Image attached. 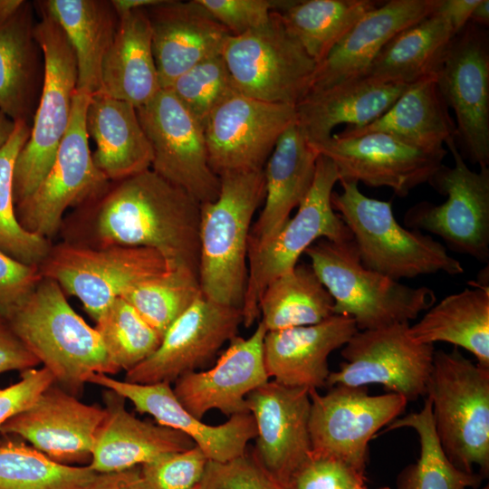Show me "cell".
I'll return each instance as SVG.
<instances>
[{"label":"cell","mask_w":489,"mask_h":489,"mask_svg":"<svg viewBox=\"0 0 489 489\" xmlns=\"http://www.w3.org/2000/svg\"><path fill=\"white\" fill-rule=\"evenodd\" d=\"M151 145V169L200 204L216 199L220 179L209 167L204 127L168 89L136 108Z\"/></svg>","instance_id":"5bb4252c"},{"label":"cell","mask_w":489,"mask_h":489,"mask_svg":"<svg viewBox=\"0 0 489 489\" xmlns=\"http://www.w3.org/2000/svg\"><path fill=\"white\" fill-rule=\"evenodd\" d=\"M441 95L455 115V143L464 158L489 165V37L469 22L454 38L436 72Z\"/></svg>","instance_id":"2e32d148"},{"label":"cell","mask_w":489,"mask_h":489,"mask_svg":"<svg viewBox=\"0 0 489 489\" xmlns=\"http://www.w3.org/2000/svg\"><path fill=\"white\" fill-rule=\"evenodd\" d=\"M24 4L22 0H0V24L13 17Z\"/></svg>","instance_id":"6f0895ef"},{"label":"cell","mask_w":489,"mask_h":489,"mask_svg":"<svg viewBox=\"0 0 489 489\" xmlns=\"http://www.w3.org/2000/svg\"><path fill=\"white\" fill-rule=\"evenodd\" d=\"M39 12L34 37L43 56L42 88L29 138L14 164L15 206L34 193L51 168L68 129L77 91L72 48L58 23L40 5Z\"/></svg>","instance_id":"52a82bcc"},{"label":"cell","mask_w":489,"mask_h":489,"mask_svg":"<svg viewBox=\"0 0 489 489\" xmlns=\"http://www.w3.org/2000/svg\"><path fill=\"white\" fill-rule=\"evenodd\" d=\"M198 1L234 36L264 26L273 11H281L292 3V0Z\"/></svg>","instance_id":"bcb514c9"},{"label":"cell","mask_w":489,"mask_h":489,"mask_svg":"<svg viewBox=\"0 0 489 489\" xmlns=\"http://www.w3.org/2000/svg\"><path fill=\"white\" fill-rule=\"evenodd\" d=\"M386 132L429 151L446 149L455 139V124L439 91L436 74L408 84L381 117L362 128L347 127L340 138Z\"/></svg>","instance_id":"1f68e13d"},{"label":"cell","mask_w":489,"mask_h":489,"mask_svg":"<svg viewBox=\"0 0 489 489\" xmlns=\"http://www.w3.org/2000/svg\"><path fill=\"white\" fill-rule=\"evenodd\" d=\"M144 10L161 89L198 62L222 54L230 36L198 0H161Z\"/></svg>","instance_id":"cb8c5ba5"},{"label":"cell","mask_w":489,"mask_h":489,"mask_svg":"<svg viewBox=\"0 0 489 489\" xmlns=\"http://www.w3.org/2000/svg\"><path fill=\"white\" fill-rule=\"evenodd\" d=\"M354 320L333 314L317 324L266 331L264 360L269 378L289 387L326 386L330 354L358 331Z\"/></svg>","instance_id":"484cf974"},{"label":"cell","mask_w":489,"mask_h":489,"mask_svg":"<svg viewBox=\"0 0 489 489\" xmlns=\"http://www.w3.org/2000/svg\"><path fill=\"white\" fill-rule=\"evenodd\" d=\"M480 0H439L435 13L441 15L459 33L470 20V16Z\"/></svg>","instance_id":"db71d44e"},{"label":"cell","mask_w":489,"mask_h":489,"mask_svg":"<svg viewBox=\"0 0 489 489\" xmlns=\"http://www.w3.org/2000/svg\"><path fill=\"white\" fill-rule=\"evenodd\" d=\"M295 121V107L232 94L204 124L210 168L218 177L263 169L280 136Z\"/></svg>","instance_id":"e0dca14e"},{"label":"cell","mask_w":489,"mask_h":489,"mask_svg":"<svg viewBox=\"0 0 489 489\" xmlns=\"http://www.w3.org/2000/svg\"><path fill=\"white\" fill-rule=\"evenodd\" d=\"M466 489H467V488H466ZM481 489H489V486H488V485H485V486H484V487L481 488Z\"/></svg>","instance_id":"6125c7cd"},{"label":"cell","mask_w":489,"mask_h":489,"mask_svg":"<svg viewBox=\"0 0 489 489\" xmlns=\"http://www.w3.org/2000/svg\"><path fill=\"white\" fill-rule=\"evenodd\" d=\"M241 324L240 308L202 296L170 325L156 351L126 372L124 380L171 383L210 360L225 342L237 336Z\"/></svg>","instance_id":"d6986e66"},{"label":"cell","mask_w":489,"mask_h":489,"mask_svg":"<svg viewBox=\"0 0 489 489\" xmlns=\"http://www.w3.org/2000/svg\"><path fill=\"white\" fill-rule=\"evenodd\" d=\"M407 86L360 77L312 91L295 106L296 122L309 143H321L332 136L339 124L362 128L372 123L389 110Z\"/></svg>","instance_id":"f1b7e54d"},{"label":"cell","mask_w":489,"mask_h":489,"mask_svg":"<svg viewBox=\"0 0 489 489\" xmlns=\"http://www.w3.org/2000/svg\"><path fill=\"white\" fill-rule=\"evenodd\" d=\"M84 489H152L143 477L140 466L97 474Z\"/></svg>","instance_id":"f5cc1de1"},{"label":"cell","mask_w":489,"mask_h":489,"mask_svg":"<svg viewBox=\"0 0 489 489\" xmlns=\"http://www.w3.org/2000/svg\"><path fill=\"white\" fill-rule=\"evenodd\" d=\"M311 146L332 160L339 180L389 187L398 197H406L428 182L447 153L446 149L426 150L379 131L348 138L332 134L327 140Z\"/></svg>","instance_id":"ac0fdd59"},{"label":"cell","mask_w":489,"mask_h":489,"mask_svg":"<svg viewBox=\"0 0 489 489\" xmlns=\"http://www.w3.org/2000/svg\"><path fill=\"white\" fill-rule=\"evenodd\" d=\"M446 146L454 166L442 164L428 183L446 200L441 205L422 201L404 216V224L426 230L443 239L454 252L489 261V168L471 170L458 150L455 139Z\"/></svg>","instance_id":"8fae6325"},{"label":"cell","mask_w":489,"mask_h":489,"mask_svg":"<svg viewBox=\"0 0 489 489\" xmlns=\"http://www.w3.org/2000/svg\"><path fill=\"white\" fill-rule=\"evenodd\" d=\"M168 89L203 127L212 111L237 92L222 54L198 62L177 78Z\"/></svg>","instance_id":"ee69618b"},{"label":"cell","mask_w":489,"mask_h":489,"mask_svg":"<svg viewBox=\"0 0 489 489\" xmlns=\"http://www.w3.org/2000/svg\"><path fill=\"white\" fill-rule=\"evenodd\" d=\"M408 328L400 323L358 331L343 346L345 361L330 372L325 387L377 384L408 401L426 396L435 348L412 340Z\"/></svg>","instance_id":"9a60e30c"},{"label":"cell","mask_w":489,"mask_h":489,"mask_svg":"<svg viewBox=\"0 0 489 489\" xmlns=\"http://www.w3.org/2000/svg\"><path fill=\"white\" fill-rule=\"evenodd\" d=\"M358 489H368V488L366 487V485H363V486L359 487ZM379 489H391V488L388 487V486H385V487H380Z\"/></svg>","instance_id":"94428289"},{"label":"cell","mask_w":489,"mask_h":489,"mask_svg":"<svg viewBox=\"0 0 489 489\" xmlns=\"http://www.w3.org/2000/svg\"><path fill=\"white\" fill-rule=\"evenodd\" d=\"M144 9L117 14V30L101 68V92L135 108L161 90Z\"/></svg>","instance_id":"4dcf8cb0"},{"label":"cell","mask_w":489,"mask_h":489,"mask_svg":"<svg viewBox=\"0 0 489 489\" xmlns=\"http://www.w3.org/2000/svg\"><path fill=\"white\" fill-rule=\"evenodd\" d=\"M42 278L38 266L24 264L0 251V315H10Z\"/></svg>","instance_id":"681fc988"},{"label":"cell","mask_w":489,"mask_h":489,"mask_svg":"<svg viewBox=\"0 0 489 489\" xmlns=\"http://www.w3.org/2000/svg\"><path fill=\"white\" fill-rule=\"evenodd\" d=\"M209 460L194 446L168 453L140 465L143 477L152 489H192L202 479Z\"/></svg>","instance_id":"f6af8a7d"},{"label":"cell","mask_w":489,"mask_h":489,"mask_svg":"<svg viewBox=\"0 0 489 489\" xmlns=\"http://www.w3.org/2000/svg\"><path fill=\"white\" fill-rule=\"evenodd\" d=\"M318 152L295 121L278 139L264 175V206L253 225L248 252L266 244L308 194L316 171Z\"/></svg>","instance_id":"4316f807"},{"label":"cell","mask_w":489,"mask_h":489,"mask_svg":"<svg viewBox=\"0 0 489 489\" xmlns=\"http://www.w3.org/2000/svg\"><path fill=\"white\" fill-rule=\"evenodd\" d=\"M246 408L256 428L254 454L272 475L292 486L312 455L309 389L268 380L247 395Z\"/></svg>","instance_id":"44dd1931"},{"label":"cell","mask_w":489,"mask_h":489,"mask_svg":"<svg viewBox=\"0 0 489 489\" xmlns=\"http://www.w3.org/2000/svg\"><path fill=\"white\" fill-rule=\"evenodd\" d=\"M222 56L238 92L292 107L309 92L317 67L277 11L264 26L230 35Z\"/></svg>","instance_id":"9c48e42d"},{"label":"cell","mask_w":489,"mask_h":489,"mask_svg":"<svg viewBox=\"0 0 489 489\" xmlns=\"http://www.w3.org/2000/svg\"><path fill=\"white\" fill-rule=\"evenodd\" d=\"M219 179L216 199L200 205L198 279L205 298L242 309L253 217L265 194L264 168Z\"/></svg>","instance_id":"3957f363"},{"label":"cell","mask_w":489,"mask_h":489,"mask_svg":"<svg viewBox=\"0 0 489 489\" xmlns=\"http://www.w3.org/2000/svg\"><path fill=\"white\" fill-rule=\"evenodd\" d=\"M5 319L55 383L73 396L91 374L118 372L96 330L75 312L53 280L43 277Z\"/></svg>","instance_id":"7a4b0ae2"},{"label":"cell","mask_w":489,"mask_h":489,"mask_svg":"<svg viewBox=\"0 0 489 489\" xmlns=\"http://www.w3.org/2000/svg\"><path fill=\"white\" fill-rule=\"evenodd\" d=\"M111 5L117 14L130 12L138 9H144L156 5L161 0H112Z\"/></svg>","instance_id":"11a10c76"},{"label":"cell","mask_w":489,"mask_h":489,"mask_svg":"<svg viewBox=\"0 0 489 489\" xmlns=\"http://www.w3.org/2000/svg\"><path fill=\"white\" fill-rule=\"evenodd\" d=\"M96 475L89 465L58 463L22 443L0 444V489H84Z\"/></svg>","instance_id":"60d3db41"},{"label":"cell","mask_w":489,"mask_h":489,"mask_svg":"<svg viewBox=\"0 0 489 489\" xmlns=\"http://www.w3.org/2000/svg\"><path fill=\"white\" fill-rule=\"evenodd\" d=\"M210 462L219 489H293L272 475L253 450L228 463Z\"/></svg>","instance_id":"c3c4849f"},{"label":"cell","mask_w":489,"mask_h":489,"mask_svg":"<svg viewBox=\"0 0 489 489\" xmlns=\"http://www.w3.org/2000/svg\"><path fill=\"white\" fill-rule=\"evenodd\" d=\"M86 129L96 144L92 159L110 181L151 168L153 151L136 108L103 92L91 96Z\"/></svg>","instance_id":"f546056e"},{"label":"cell","mask_w":489,"mask_h":489,"mask_svg":"<svg viewBox=\"0 0 489 489\" xmlns=\"http://www.w3.org/2000/svg\"><path fill=\"white\" fill-rule=\"evenodd\" d=\"M31 5L0 24V111L27 121L38 76V50Z\"/></svg>","instance_id":"d590c367"},{"label":"cell","mask_w":489,"mask_h":489,"mask_svg":"<svg viewBox=\"0 0 489 489\" xmlns=\"http://www.w3.org/2000/svg\"><path fill=\"white\" fill-rule=\"evenodd\" d=\"M438 2L382 1L366 13L328 56L317 64L309 92L363 77L383 47L398 33L431 14Z\"/></svg>","instance_id":"d4e9b609"},{"label":"cell","mask_w":489,"mask_h":489,"mask_svg":"<svg viewBox=\"0 0 489 489\" xmlns=\"http://www.w3.org/2000/svg\"><path fill=\"white\" fill-rule=\"evenodd\" d=\"M91 96L76 91L69 127L51 168L34 193L15 206L20 225L51 241L67 211L99 195L110 182L96 168L89 146L86 112Z\"/></svg>","instance_id":"7c38bea8"},{"label":"cell","mask_w":489,"mask_h":489,"mask_svg":"<svg viewBox=\"0 0 489 489\" xmlns=\"http://www.w3.org/2000/svg\"><path fill=\"white\" fill-rule=\"evenodd\" d=\"M15 121H13L3 112L0 111V148L5 143L10 137Z\"/></svg>","instance_id":"91938a15"},{"label":"cell","mask_w":489,"mask_h":489,"mask_svg":"<svg viewBox=\"0 0 489 489\" xmlns=\"http://www.w3.org/2000/svg\"><path fill=\"white\" fill-rule=\"evenodd\" d=\"M202 296L195 272L172 267L136 284L121 298L163 337L170 325Z\"/></svg>","instance_id":"b9f144b4"},{"label":"cell","mask_w":489,"mask_h":489,"mask_svg":"<svg viewBox=\"0 0 489 489\" xmlns=\"http://www.w3.org/2000/svg\"><path fill=\"white\" fill-rule=\"evenodd\" d=\"M338 181L335 164L319 154L312 185L296 214L266 244L248 252V278L241 309L246 328L260 316L259 300L268 283L293 269L312 244L320 239H352L350 229L332 208L331 195Z\"/></svg>","instance_id":"ba28073f"},{"label":"cell","mask_w":489,"mask_h":489,"mask_svg":"<svg viewBox=\"0 0 489 489\" xmlns=\"http://www.w3.org/2000/svg\"><path fill=\"white\" fill-rule=\"evenodd\" d=\"M38 267L43 277L55 281L65 294L78 298L94 321L128 290L172 268L158 252L149 248H91L62 241L53 243Z\"/></svg>","instance_id":"30bf717a"},{"label":"cell","mask_w":489,"mask_h":489,"mask_svg":"<svg viewBox=\"0 0 489 489\" xmlns=\"http://www.w3.org/2000/svg\"><path fill=\"white\" fill-rule=\"evenodd\" d=\"M456 34L441 15L433 12L394 36L363 77L384 83L408 85L435 75Z\"/></svg>","instance_id":"836d02e7"},{"label":"cell","mask_w":489,"mask_h":489,"mask_svg":"<svg viewBox=\"0 0 489 489\" xmlns=\"http://www.w3.org/2000/svg\"><path fill=\"white\" fill-rule=\"evenodd\" d=\"M54 382L47 369L34 368L22 371L21 379L14 384L0 388V427L8 419L29 408Z\"/></svg>","instance_id":"f907efd6"},{"label":"cell","mask_w":489,"mask_h":489,"mask_svg":"<svg viewBox=\"0 0 489 489\" xmlns=\"http://www.w3.org/2000/svg\"><path fill=\"white\" fill-rule=\"evenodd\" d=\"M362 474L344 462L331 456L312 455L298 471L293 489H358L365 485Z\"/></svg>","instance_id":"7dc6e473"},{"label":"cell","mask_w":489,"mask_h":489,"mask_svg":"<svg viewBox=\"0 0 489 489\" xmlns=\"http://www.w3.org/2000/svg\"><path fill=\"white\" fill-rule=\"evenodd\" d=\"M105 351L117 371L141 363L160 345L162 337L123 298L115 299L95 321Z\"/></svg>","instance_id":"7bdbcfd3"},{"label":"cell","mask_w":489,"mask_h":489,"mask_svg":"<svg viewBox=\"0 0 489 489\" xmlns=\"http://www.w3.org/2000/svg\"><path fill=\"white\" fill-rule=\"evenodd\" d=\"M426 397L434 427L449 460L484 479L489 475V369L455 348L435 350Z\"/></svg>","instance_id":"8992f818"},{"label":"cell","mask_w":489,"mask_h":489,"mask_svg":"<svg viewBox=\"0 0 489 489\" xmlns=\"http://www.w3.org/2000/svg\"><path fill=\"white\" fill-rule=\"evenodd\" d=\"M312 454L337 458L365 474L369 443L405 410L395 393L369 395L367 387L336 385L321 395L309 389Z\"/></svg>","instance_id":"4fadbf2b"},{"label":"cell","mask_w":489,"mask_h":489,"mask_svg":"<svg viewBox=\"0 0 489 489\" xmlns=\"http://www.w3.org/2000/svg\"><path fill=\"white\" fill-rule=\"evenodd\" d=\"M87 383L99 385L129 399L136 410L152 416L158 424L187 436L212 462L225 464L243 456L256 436L251 413L233 415L224 424L211 426L187 411L168 382L138 384L93 373Z\"/></svg>","instance_id":"7402d4cb"},{"label":"cell","mask_w":489,"mask_h":489,"mask_svg":"<svg viewBox=\"0 0 489 489\" xmlns=\"http://www.w3.org/2000/svg\"><path fill=\"white\" fill-rule=\"evenodd\" d=\"M409 427L419 441V457L398 475L396 489H468L480 485L483 478L476 473L457 468L447 457L437 438L432 417L430 399L426 397L423 408L388 425L387 431Z\"/></svg>","instance_id":"f35d334b"},{"label":"cell","mask_w":489,"mask_h":489,"mask_svg":"<svg viewBox=\"0 0 489 489\" xmlns=\"http://www.w3.org/2000/svg\"><path fill=\"white\" fill-rule=\"evenodd\" d=\"M408 333L418 343L461 347L489 369V287L476 285L446 296L409 326Z\"/></svg>","instance_id":"e575fe53"},{"label":"cell","mask_w":489,"mask_h":489,"mask_svg":"<svg viewBox=\"0 0 489 489\" xmlns=\"http://www.w3.org/2000/svg\"><path fill=\"white\" fill-rule=\"evenodd\" d=\"M304 254L334 301V314L351 317L359 331L409 323L436 300L427 286L412 287L365 267L353 239H320Z\"/></svg>","instance_id":"277c9868"},{"label":"cell","mask_w":489,"mask_h":489,"mask_svg":"<svg viewBox=\"0 0 489 489\" xmlns=\"http://www.w3.org/2000/svg\"><path fill=\"white\" fill-rule=\"evenodd\" d=\"M333 308V298L308 264L268 283L258 304L267 331L317 324L332 316Z\"/></svg>","instance_id":"8d00e7d4"},{"label":"cell","mask_w":489,"mask_h":489,"mask_svg":"<svg viewBox=\"0 0 489 489\" xmlns=\"http://www.w3.org/2000/svg\"><path fill=\"white\" fill-rule=\"evenodd\" d=\"M381 3L376 0H295L277 12L289 33L319 64L366 13Z\"/></svg>","instance_id":"74e56055"},{"label":"cell","mask_w":489,"mask_h":489,"mask_svg":"<svg viewBox=\"0 0 489 489\" xmlns=\"http://www.w3.org/2000/svg\"><path fill=\"white\" fill-rule=\"evenodd\" d=\"M266 331L259 321L248 338L232 339L213 368L177 378L173 391L183 407L199 419L212 409L229 417L248 412L247 395L269 379L264 360Z\"/></svg>","instance_id":"603a6c76"},{"label":"cell","mask_w":489,"mask_h":489,"mask_svg":"<svg viewBox=\"0 0 489 489\" xmlns=\"http://www.w3.org/2000/svg\"><path fill=\"white\" fill-rule=\"evenodd\" d=\"M27 121H15L0 148V251L29 265L39 266L53 241L26 231L19 223L14 198V169L16 158L30 135Z\"/></svg>","instance_id":"ab89813d"},{"label":"cell","mask_w":489,"mask_h":489,"mask_svg":"<svg viewBox=\"0 0 489 489\" xmlns=\"http://www.w3.org/2000/svg\"><path fill=\"white\" fill-rule=\"evenodd\" d=\"M40 364L11 328L7 320L0 315V373L12 370L21 372Z\"/></svg>","instance_id":"816d5d0a"},{"label":"cell","mask_w":489,"mask_h":489,"mask_svg":"<svg viewBox=\"0 0 489 489\" xmlns=\"http://www.w3.org/2000/svg\"><path fill=\"white\" fill-rule=\"evenodd\" d=\"M469 22L481 27H487L489 24V1L480 0L479 4L474 9Z\"/></svg>","instance_id":"9f6ffc18"},{"label":"cell","mask_w":489,"mask_h":489,"mask_svg":"<svg viewBox=\"0 0 489 489\" xmlns=\"http://www.w3.org/2000/svg\"><path fill=\"white\" fill-rule=\"evenodd\" d=\"M200 205L150 168L110 181L99 195L71 209L57 236L91 248H149L170 267L198 275Z\"/></svg>","instance_id":"6da1fadb"},{"label":"cell","mask_w":489,"mask_h":489,"mask_svg":"<svg viewBox=\"0 0 489 489\" xmlns=\"http://www.w3.org/2000/svg\"><path fill=\"white\" fill-rule=\"evenodd\" d=\"M339 182L342 191L332 192V208L350 229L365 267L396 281L438 272L464 273L461 263L440 242L401 226L390 201L363 195L356 181Z\"/></svg>","instance_id":"5b68a950"},{"label":"cell","mask_w":489,"mask_h":489,"mask_svg":"<svg viewBox=\"0 0 489 489\" xmlns=\"http://www.w3.org/2000/svg\"><path fill=\"white\" fill-rule=\"evenodd\" d=\"M60 25L77 65V91H101V68L113 41L119 17L110 1L47 0L38 4Z\"/></svg>","instance_id":"d6a6232c"},{"label":"cell","mask_w":489,"mask_h":489,"mask_svg":"<svg viewBox=\"0 0 489 489\" xmlns=\"http://www.w3.org/2000/svg\"><path fill=\"white\" fill-rule=\"evenodd\" d=\"M105 417V408L82 403L54 382L8 419L0 434L18 436L58 463L90 464Z\"/></svg>","instance_id":"ffe728a7"},{"label":"cell","mask_w":489,"mask_h":489,"mask_svg":"<svg viewBox=\"0 0 489 489\" xmlns=\"http://www.w3.org/2000/svg\"><path fill=\"white\" fill-rule=\"evenodd\" d=\"M104 401L106 417L88 465L97 474L140 466L196 446L175 429L137 418L125 408V398L114 391L105 389Z\"/></svg>","instance_id":"83f0119b"},{"label":"cell","mask_w":489,"mask_h":489,"mask_svg":"<svg viewBox=\"0 0 489 489\" xmlns=\"http://www.w3.org/2000/svg\"><path fill=\"white\" fill-rule=\"evenodd\" d=\"M192 489H219L216 482L215 471L212 463L209 461L205 474L198 484Z\"/></svg>","instance_id":"680465c9"}]
</instances>
